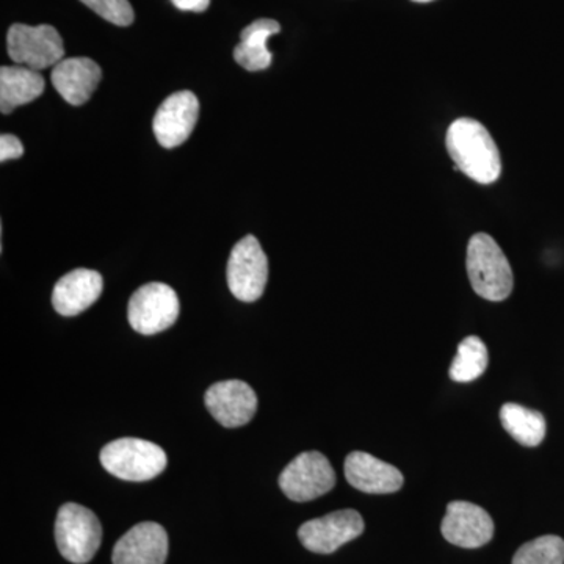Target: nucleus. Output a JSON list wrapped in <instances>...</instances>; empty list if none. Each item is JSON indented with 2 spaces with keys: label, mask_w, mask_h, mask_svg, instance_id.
I'll use <instances>...</instances> for the list:
<instances>
[{
  "label": "nucleus",
  "mask_w": 564,
  "mask_h": 564,
  "mask_svg": "<svg viewBox=\"0 0 564 564\" xmlns=\"http://www.w3.org/2000/svg\"><path fill=\"white\" fill-rule=\"evenodd\" d=\"M467 274L477 295L503 302L513 292V270L507 256L488 234H475L467 245Z\"/></svg>",
  "instance_id": "2"
},
{
  "label": "nucleus",
  "mask_w": 564,
  "mask_h": 564,
  "mask_svg": "<svg viewBox=\"0 0 564 564\" xmlns=\"http://www.w3.org/2000/svg\"><path fill=\"white\" fill-rule=\"evenodd\" d=\"M281 32L280 22L274 20H258L251 22L240 33V44L234 50V58L242 68L256 73L272 65L273 55L267 47V41Z\"/></svg>",
  "instance_id": "18"
},
{
  "label": "nucleus",
  "mask_w": 564,
  "mask_h": 564,
  "mask_svg": "<svg viewBox=\"0 0 564 564\" xmlns=\"http://www.w3.org/2000/svg\"><path fill=\"white\" fill-rule=\"evenodd\" d=\"M345 477L358 491L392 494L402 489L403 474L392 464L366 452H351L345 459Z\"/></svg>",
  "instance_id": "14"
},
{
  "label": "nucleus",
  "mask_w": 564,
  "mask_h": 564,
  "mask_svg": "<svg viewBox=\"0 0 564 564\" xmlns=\"http://www.w3.org/2000/svg\"><path fill=\"white\" fill-rule=\"evenodd\" d=\"M55 541L63 558L85 564L95 558L102 541L98 516L77 503H65L55 521Z\"/></svg>",
  "instance_id": "4"
},
{
  "label": "nucleus",
  "mask_w": 564,
  "mask_h": 564,
  "mask_svg": "<svg viewBox=\"0 0 564 564\" xmlns=\"http://www.w3.org/2000/svg\"><path fill=\"white\" fill-rule=\"evenodd\" d=\"M80 2L98 13L104 20L120 25V28H128L135 20L129 0H80Z\"/></svg>",
  "instance_id": "22"
},
{
  "label": "nucleus",
  "mask_w": 564,
  "mask_h": 564,
  "mask_svg": "<svg viewBox=\"0 0 564 564\" xmlns=\"http://www.w3.org/2000/svg\"><path fill=\"white\" fill-rule=\"evenodd\" d=\"M104 469L126 481H148L166 469L169 458L158 444L139 437L111 441L99 455Z\"/></svg>",
  "instance_id": "3"
},
{
  "label": "nucleus",
  "mask_w": 564,
  "mask_h": 564,
  "mask_svg": "<svg viewBox=\"0 0 564 564\" xmlns=\"http://www.w3.org/2000/svg\"><path fill=\"white\" fill-rule=\"evenodd\" d=\"M104 281L95 270L77 269L55 284L52 304L58 314L74 317L87 311L101 296Z\"/></svg>",
  "instance_id": "16"
},
{
  "label": "nucleus",
  "mask_w": 564,
  "mask_h": 564,
  "mask_svg": "<svg viewBox=\"0 0 564 564\" xmlns=\"http://www.w3.org/2000/svg\"><path fill=\"white\" fill-rule=\"evenodd\" d=\"M206 406L226 429L247 425L258 411V395L240 380L220 381L206 392Z\"/></svg>",
  "instance_id": "10"
},
{
  "label": "nucleus",
  "mask_w": 564,
  "mask_h": 564,
  "mask_svg": "<svg viewBox=\"0 0 564 564\" xmlns=\"http://www.w3.org/2000/svg\"><path fill=\"white\" fill-rule=\"evenodd\" d=\"M455 170L481 185L494 184L502 173V159L491 133L473 118L452 122L445 137Z\"/></svg>",
  "instance_id": "1"
},
{
  "label": "nucleus",
  "mask_w": 564,
  "mask_h": 564,
  "mask_svg": "<svg viewBox=\"0 0 564 564\" xmlns=\"http://www.w3.org/2000/svg\"><path fill=\"white\" fill-rule=\"evenodd\" d=\"M336 473L321 452H303L280 475L282 492L293 502H311L332 491Z\"/></svg>",
  "instance_id": "8"
},
{
  "label": "nucleus",
  "mask_w": 564,
  "mask_h": 564,
  "mask_svg": "<svg viewBox=\"0 0 564 564\" xmlns=\"http://www.w3.org/2000/svg\"><path fill=\"white\" fill-rule=\"evenodd\" d=\"M177 293L162 282L141 285L129 302V323L137 333L152 336L165 332L180 317Z\"/></svg>",
  "instance_id": "6"
},
{
  "label": "nucleus",
  "mask_w": 564,
  "mask_h": 564,
  "mask_svg": "<svg viewBox=\"0 0 564 564\" xmlns=\"http://www.w3.org/2000/svg\"><path fill=\"white\" fill-rule=\"evenodd\" d=\"M362 532V516L355 510H340L304 522L300 527L299 538L307 551L328 555L361 536Z\"/></svg>",
  "instance_id": "9"
},
{
  "label": "nucleus",
  "mask_w": 564,
  "mask_h": 564,
  "mask_svg": "<svg viewBox=\"0 0 564 564\" xmlns=\"http://www.w3.org/2000/svg\"><path fill=\"white\" fill-rule=\"evenodd\" d=\"M488 369V348L477 336H469L458 345V351L451 366V378L456 383H470Z\"/></svg>",
  "instance_id": "20"
},
{
  "label": "nucleus",
  "mask_w": 564,
  "mask_h": 564,
  "mask_svg": "<svg viewBox=\"0 0 564 564\" xmlns=\"http://www.w3.org/2000/svg\"><path fill=\"white\" fill-rule=\"evenodd\" d=\"M43 91L44 79L39 70L20 65L0 68V111L3 115L35 101Z\"/></svg>",
  "instance_id": "17"
},
{
  "label": "nucleus",
  "mask_w": 564,
  "mask_h": 564,
  "mask_svg": "<svg viewBox=\"0 0 564 564\" xmlns=\"http://www.w3.org/2000/svg\"><path fill=\"white\" fill-rule=\"evenodd\" d=\"M199 102L192 91H177L163 101L154 117L155 137L166 150L187 141L198 121Z\"/></svg>",
  "instance_id": "11"
},
{
  "label": "nucleus",
  "mask_w": 564,
  "mask_h": 564,
  "mask_svg": "<svg viewBox=\"0 0 564 564\" xmlns=\"http://www.w3.org/2000/svg\"><path fill=\"white\" fill-rule=\"evenodd\" d=\"M24 154V147L20 139H17L10 133H3L0 137V162L13 161V159H20Z\"/></svg>",
  "instance_id": "23"
},
{
  "label": "nucleus",
  "mask_w": 564,
  "mask_h": 564,
  "mask_svg": "<svg viewBox=\"0 0 564 564\" xmlns=\"http://www.w3.org/2000/svg\"><path fill=\"white\" fill-rule=\"evenodd\" d=\"M441 532L451 544L478 549L492 540L494 522L484 508L458 500L448 505Z\"/></svg>",
  "instance_id": "12"
},
{
  "label": "nucleus",
  "mask_w": 564,
  "mask_h": 564,
  "mask_svg": "<svg viewBox=\"0 0 564 564\" xmlns=\"http://www.w3.org/2000/svg\"><path fill=\"white\" fill-rule=\"evenodd\" d=\"M9 55L17 65L33 70H43L55 66L65 57V46L57 29L52 25L13 24L10 28Z\"/></svg>",
  "instance_id": "5"
},
{
  "label": "nucleus",
  "mask_w": 564,
  "mask_h": 564,
  "mask_svg": "<svg viewBox=\"0 0 564 564\" xmlns=\"http://www.w3.org/2000/svg\"><path fill=\"white\" fill-rule=\"evenodd\" d=\"M500 422L507 433L524 447H538L543 443L547 432L544 415L522 404H503L500 410Z\"/></svg>",
  "instance_id": "19"
},
{
  "label": "nucleus",
  "mask_w": 564,
  "mask_h": 564,
  "mask_svg": "<svg viewBox=\"0 0 564 564\" xmlns=\"http://www.w3.org/2000/svg\"><path fill=\"white\" fill-rule=\"evenodd\" d=\"M173 6L182 11H195V13H203L209 9L210 0H172Z\"/></svg>",
  "instance_id": "24"
},
{
  "label": "nucleus",
  "mask_w": 564,
  "mask_h": 564,
  "mask_svg": "<svg viewBox=\"0 0 564 564\" xmlns=\"http://www.w3.org/2000/svg\"><path fill=\"white\" fill-rule=\"evenodd\" d=\"M101 79L98 63L87 57L63 58L52 70V85L70 106L87 102Z\"/></svg>",
  "instance_id": "15"
},
{
  "label": "nucleus",
  "mask_w": 564,
  "mask_h": 564,
  "mask_svg": "<svg viewBox=\"0 0 564 564\" xmlns=\"http://www.w3.org/2000/svg\"><path fill=\"white\" fill-rule=\"evenodd\" d=\"M169 534L161 524L141 522L120 538L113 547V564H165Z\"/></svg>",
  "instance_id": "13"
},
{
  "label": "nucleus",
  "mask_w": 564,
  "mask_h": 564,
  "mask_svg": "<svg viewBox=\"0 0 564 564\" xmlns=\"http://www.w3.org/2000/svg\"><path fill=\"white\" fill-rule=\"evenodd\" d=\"M413 2L426 3V2H432V0H413Z\"/></svg>",
  "instance_id": "25"
},
{
  "label": "nucleus",
  "mask_w": 564,
  "mask_h": 564,
  "mask_svg": "<svg viewBox=\"0 0 564 564\" xmlns=\"http://www.w3.org/2000/svg\"><path fill=\"white\" fill-rule=\"evenodd\" d=\"M269 280V259L254 236H247L232 248L228 262L229 291L245 303L258 302Z\"/></svg>",
  "instance_id": "7"
},
{
  "label": "nucleus",
  "mask_w": 564,
  "mask_h": 564,
  "mask_svg": "<svg viewBox=\"0 0 564 564\" xmlns=\"http://www.w3.org/2000/svg\"><path fill=\"white\" fill-rule=\"evenodd\" d=\"M513 564H564V541L554 534L529 541L516 552Z\"/></svg>",
  "instance_id": "21"
}]
</instances>
